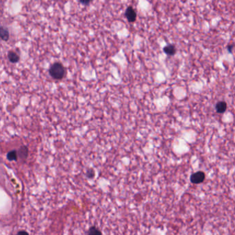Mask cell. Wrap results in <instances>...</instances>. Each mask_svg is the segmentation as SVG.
Returning <instances> with one entry per match:
<instances>
[{
	"label": "cell",
	"instance_id": "cell-1",
	"mask_svg": "<svg viewBox=\"0 0 235 235\" xmlns=\"http://www.w3.org/2000/svg\"><path fill=\"white\" fill-rule=\"evenodd\" d=\"M49 74L53 79H62L65 75V68L62 64L56 62L50 66Z\"/></svg>",
	"mask_w": 235,
	"mask_h": 235
},
{
	"label": "cell",
	"instance_id": "cell-2",
	"mask_svg": "<svg viewBox=\"0 0 235 235\" xmlns=\"http://www.w3.org/2000/svg\"><path fill=\"white\" fill-rule=\"evenodd\" d=\"M205 173L203 172L199 171L195 172L190 176V181L194 184H199L204 181Z\"/></svg>",
	"mask_w": 235,
	"mask_h": 235
},
{
	"label": "cell",
	"instance_id": "cell-3",
	"mask_svg": "<svg viewBox=\"0 0 235 235\" xmlns=\"http://www.w3.org/2000/svg\"><path fill=\"white\" fill-rule=\"evenodd\" d=\"M125 17L129 22H134L137 19V13L132 6H128L125 11Z\"/></svg>",
	"mask_w": 235,
	"mask_h": 235
},
{
	"label": "cell",
	"instance_id": "cell-4",
	"mask_svg": "<svg viewBox=\"0 0 235 235\" xmlns=\"http://www.w3.org/2000/svg\"><path fill=\"white\" fill-rule=\"evenodd\" d=\"M215 109H216L217 113H220V114L224 113L226 112L227 109V103L224 101H219V102L216 104Z\"/></svg>",
	"mask_w": 235,
	"mask_h": 235
},
{
	"label": "cell",
	"instance_id": "cell-5",
	"mask_svg": "<svg viewBox=\"0 0 235 235\" xmlns=\"http://www.w3.org/2000/svg\"><path fill=\"white\" fill-rule=\"evenodd\" d=\"M17 154L19 156V158H21V159H26L28 156V148L26 146H23L19 148V149L17 151Z\"/></svg>",
	"mask_w": 235,
	"mask_h": 235
},
{
	"label": "cell",
	"instance_id": "cell-6",
	"mask_svg": "<svg viewBox=\"0 0 235 235\" xmlns=\"http://www.w3.org/2000/svg\"><path fill=\"white\" fill-rule=\"evenodd\" d=\"M164 51L166 55L170 56L174 55L176 53V48L175 46L174 45H167V46H165L164 48Z\"/></svg>",
	"mask_w": 235,
	"mask_h": 235
},
{
	"label": "cell",
	"instance_id": "cell-7",
	"mask_svg": "<svg viewBox=\"0 0 235 235\" xmlns=\"http://www.w3.org/2000/svg\"><path fill=\"white\" fill-rule=\"evenodd\" d=\"M8 58L11 63H17L19 60V56L16 52L13 51H9L8 53Z\"/></svg>",
	"mask_w": 235,
	"mask_h": 235
},
{
	"label": "cell",
	"instance_id": "cell-8",
	"mask_svg": "<svg viewBox=\"0 0 235 235\" xmlns=\"http://www.w3.org/2000/svg\"><path fill=\"white\" fill-rule=\"evenodd\" d=\"M0 35H1V40L3 41H8L10 36L8 30L5 27L1 26V28H0Z\"/></svg>",
	"mask_w": 235,
	"mask_h": 235
},
{
	"label": "cell",
	"instance_id": "cell-9",
	"mask_svg": "<svg viewBox=\"0 0 235 235\" xmlns=\"http://www.w3.org/2000/svg\"><path fill=\"white\" fill-rule=\"evenodd\" d=\"M17 154H17V152L15 150H11V151H10L7 153V159L11 161H17Z\"/></svg>",
	"mask_w": 235,
	"mask_h": 235
},
{
	"label": "cell",
	"instance_id": "cell-10",
	"mask_svg": "<svg viewBox=\"0 0 235 235\" xmlns=\"http://www.w3.org/2000/svg\"><path fill=\"white\" fill-rule=\"evenodd\" d=\"M87 235H102V233L95 226L91 227L88 231Z\"/></svg>",
	"mask_w": 235,
	"mask_h": 235
},
{
	"label": "cell",
	"instance_id": "cell-11",
	"mask_svg": "<svg viewBox=\"0 0 235 235\" xmlns=\"http://www.w3.org/2000/svg\"><path fill=\"white\" fill-rule=\"evenodd\" d=\"M94 175H95V174H94V171H93L92 170H90L87 172V176L89 178H93L94 177Z\"/></svg>",
	"mask_w": 235,
	"mask_h": 235
},
{
	"label": "cell",
	"instance_id": "cell-12",
	"mask_svg": "<svg viewBox=\"0 0 235 235\" xmlns=\"http://www.w3.org/2000/svg\"><path fill=\"white\" fill-rule=\"evenodd\" d=\"M16 235H29V234L27 232H26V231L21 230L17 232Z\"/></svg>",
	"mask_w": 235,
	"mask_h": 235
},
{
	"label": "cell",
	"instance_id": "cell-13",
	"mask_svg": "<svg viewBox=\"0 0 235 235\" xmlns=\"http://www.w3.org/2000/svg\"><path fill=\"white\" fill-rule=\"evenodd\" d=\"M233 48H234V46H233V45H229V46H228V52H232V50Z\"/></svg>",
	"mask_w": 235,
	"mask_h": 235
},
{
	"label": "cell",
	"instance_id": "cell-14",
	"mask_svg": "<svg viewBox=\"0 0 235 235\" xmlns=\"http://www.w3.org/2000/svg\"><path fill=\"white\" fill-rule=\"evenodd\" d=\"M79 2L84 5H88L90 4V1H79Z\"/></svg>",
	"mask_w": 235,
	"mask_h": 235
}]
</instances>
